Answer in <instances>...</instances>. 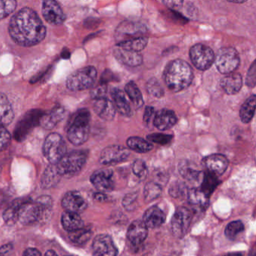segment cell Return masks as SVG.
I'll return each instance as SVG.
<instances>
[{
  "mask_svg": "<svg viewBox=\"0 0 256 256\" xmlns=\"http://www.w3.org/2000/svg\"><path fill=\"white\" fill-rule=\"evenodd\" d=\"M244 230V224L242 222L234 221L228 224L224 230V234L228 239L234 240Z\"/></svg>",
  "mask_w": 256,
  "mask_h": 256,
  "instance_id": "obj_41",
  "label": "cell"
},
{
  "mask_svg": "<svg viewBox=\"0 0 256 256\" xmlns=\"http://www.w3.org/2000/svg\"><path fill=\"white\" fill-rule=\"evenodd\" d=\"M94 110L102 119L112 121L116 116V110L114 103L108 98L94 100Z\"/></svg>",
  "mask_w": 256,
  "mask_h": 256,
  "instance_id": "obj_20",
  "label": "cell"
},
{
  "mask_svg": "<svg viewBox=\"0 0 256 256\" xmlns=\"http://www.w3.org/2000/svg\"><path fill=\"white\" fill-rule=\"evenodd\" d=\"M8 102H10V101H8L6 96L5 94L0 92V106H1V104H6V103Z\"/></svg>",
  "mask_w": 256,
  "mask_h": 256,
  "instance_id": "obj_53",
  "label": "cell"
},
{
  "mask_svg": "<svg viewBox=\"0 0 256 256\" xmlns=\"http://www.w3.org/2000/svg\"><path fill=\"white\" fill-rule=\"evenodd\" d=\"M42 150L48 161L52 164H56L66 154V144L60 134L52 133L46 138Z\"/></svg>",
  "mask_w": 256,
  "mask_h": 256,
  "instance_id": "obj_6",
  "label": "cell"
},
{
  "mask_svg": "<svg viewBox=\"0 0 256 256\" xmlns=\"http://www.w3.org/2000/svg\"><path fill=\"white\" fill-rule=\"evenodd\" d=\"M24 256H42L41 252L36 248H29L24 252Z\"/></svg>",
  "mask_w": 256,
  "mask_h": 256,
  "instance_id": "obj_51",
  "label": "cell"
},
{
  "mask_svg": "<svg viewBox=\"0 0 256 256\" xmlns=\"http://www.w3.org/2000/svg\"><path fill=\"white\" fill-rule=\"evenodd\" d=\"M180 174L190 182H202L204 173L190 167L186 162L181 163L179 166Z\"/></svg>",
  "mask_w": 256,
  "mask_h": 256,
  "instance_id": "obj_33",
  "label": "cell"
},
{
  "mask_svg": "<svg viewBox=\"0 0 256 256\" xmlns=\"http://www.w3.org/2000/svg\"><path fill=\"white\" fill-rule=\"evenodd\" d=\"M218 184L220 180L217 176L208 172L206 173H204L200 188L209 197L210 194L214 192V188L218 185Z\"/></svg>",
  "mask_w": 256,
  "mask_h": 256,
  "instance_id": "obj_35",
  "label": "cell"
},
{
  "mask_svg": "<svg viewBox=\"0 0 256 256\" xmlns=\"http://www.w3.org/2000/svg\"><path fill=\"white\" fill-rule=\"evenodd\" d=\"M125 91L132 102L134 108L139 109L144 106V98L138 86L134 82H130L125 86Z\"/></svg>",
  "mask_w": 256,
  "mask_h": 256,
  "instance_id": "obj_30",
  "label": "cell"
},
{
  "mask_svg": "<svg viewBox=\"0 0 256 256\" xmlns=\"http://www.w3.org/2000/svg\"><path fill=\"white\" fill-rule=\"evenodd\" d=\"M95 198L100 200V202H103V200H106V197L104 194H102V193H96L95 194Z\"/></svg>",
  "mask_w": 256,
  "mask_h": 256,
  "instance_id": "obj_54",
  "label": "cell"
},
{
  "mask_svg": "<svg viewBox=\"0 0 256 256\" xmlns=\"http://www.w3.org/2000/svg\"><path fill=\"white\" fill-rule=\"evenodd\" d=\"M190 203L196 206L204 208L208 205L209 197L200 188H194L188 192Z\"/></svg>",
  "mask_w": 256,
  "mask_h": 256,
  "instance_id": "obj_34",
  "label": "cell"
},
{
  "mask_svg": "<svg viewBox=\"0 0 256 256\" xmlns=\"http://www.w3.org/2000/svg\"><path fill=\"white\" fill-rule=\"evenodd\" d=\"M91 236H92L91 230L84 227L78 230L70 232L68 238L74 244H84L90 239Z\"/></svg>",
  "mask_w": 256,
  "mask_h": 256,
  "instance_id": "obj_36",
  "label": "cell"
},
{
  "mask_svg": "<svg viewBox=\"0 0 256 256\" xmlns=\"http://www.w3.org/2000/svg\"><path fill=\"white\" fill-rule=\"evenodd\" d=\"M61 175L60 174L56 164H50L44 170L42 178L41 185L44 188H50L55 186L59 182Z\"/></svg>",
  "mask_w": 256,
  "mask_h": 256,
  "instance_id": "obj_28",
  "label": "cell"
},
{
  "mask_svg": "<svg viewBox=\"0 0 256 256\" xmlns=\"http://www.w3.org/2000/svg\"><path fill=\"white\" fill-rule=\"evenodd\" d=\"M256 95H252L241 106L240 110V118L244 124H248L252 120L256 112Z\"/></svg>",
  "mask_w": 256,
  "mask_h": 256,
  "instance_id": "obj_29",
  "label": "cell"
},
{
  "mask_svg": "<svg viewBox=\"0 0 256 256\" xmlns=\"http://www.w3.org/2000/svg\"></svg>",
  "mask_w": 256,
  "mask_h": 256,
  "instance_id": "obj_59",
  "label": "cell"
},
{
  "mask_svg": "<svg viewBox=\"0 0 256 256\" xmlns=\"http://www.w3.org/2000/svg\"><path fill=\"white\" fill-rule=\"evenodd\" d=\"M132 170L133 173L140 179H144L148 175V167L143 160H136L133 163Z\"/></svg>",
  "mask_w": 256,
  "mask_h": 256,
  "instance_id": "obj_43",
  "label": "cell"
},
{
  "mask_svg": "<svg viewBox=\"0 0 256 256\" xmlns=\"http://www.w3.org/2000/svg\"><path fill=\"white\" fill-rule=\"evenodd\" d=\"M42 12L44 20L52 25L62 24L66 20V14L60 6L54 0H46L42 2Z\"/></svg>",
  "mask_w": 256,
  "mask_h": 256,
  "instance_id": "obj_12",
  "label": "cell"
},
{
  "mask_svg": "<svg viewBox=\"0 0 256 256\" xmlns=\"http://www.w3.org/2000/svg\"><path fill=\"white\" fill-rule=\"evenodd\" d=\"M208 172L216 176H221L227 170L228 160L222 154H212L208 156L202 161Z\"/></svg>",
  "mask_w": 256,
  "mask_h": 256,
  "instance_id": "obj_17",
  "label": "cell"
},
{
  "mask_svg": "<svg viewBox=\"0 0 256 256\" xmlns=\"http://www.w3.org/2000/svg\"><path fill=\"white\" fill-rule=\"evenodd\" d=\"M12 246L11 244L4 246L2 248H0V256H2V254L8 252V251L12 250Z\"/></svg>",
  "mask_w": 256,
  "mask_h": 256,
  "instance_id": "obj_52",
  "label": "cell"
},
{
  "mask_svg": "<svg viewBox=\"0 0 256 256\" xmlns=\"http://www.w3.org/2000/svg\"><path fill=\"white\" fill-rule=\"evenodd\" d=\"M25 200H16L4 211V220L6 224L8 226H13L18 222V210L20 205L24 202Z\"/></svg>",
  "mask_w": 256,
  "mask_h": 256,
  "instance_id": "obj_32",
  "label": "cell"
},
{
  "mask_svg": "<svg viewBox=\"0 0 256 256\" xmlns=\"http://www.w3.org/2000/svg\"><path fill=\"white\" fill-rule=\"evenodd\" d=\"M46 256H58L55 252L52 251V250H49L46 252Z\"/></svg>",
  "mask_w": 256,
  "mask_h": 256,
  "instance_id": "obj_55",
  "label": "cell"
},
{
  "mask_svg": "<svg viewBox=\"0 0 256 256\" xmlns=\"http://www.w3.org/2000/svg\"><path fill=\"white\" fill-rule=\"evenodd\" d=\"M62 206L66 212L79 214L86 209L88 203L78 192L71 191L62 198Z\"/></svg>",
  "mask_w": 256,
  "mask_h": 256,
  "instance_id": "obj_14",
  "label": "cell"
},
{
  "mask_svg": "<svg viewBox=\"0 0 256 256\" xmlns=\"http://www.w3.org/2000/svg\"><path fill=\"white\" fill-rule=\"evenodd\" d=\"M163 78L170 91L180 92L190 86L194 73L188 62L182 60H175L169 62L164 68Z\"/></svg>",
  "mask_w": 256,
  "mask_h": 256,
  "instance_id": "obj_2",
  "label": "cell"
},
{
  "mask_svg": "<svg viewBox=\"0 0 256 256\" xmlns=\"http://www.w3.org/2000/svg\"><path fill=\"white\" fill-rule=\"evenodd\" d=\"M113 170L110 169H101L96 170L90 176L92 185L100 191H112L114 188Z\"/></svg>",
  "mask_w": 256,
  "mask_h": 256,
  "instance_id": "obj_16",
  "label": "cell"
},
{
  "mask_svg": "<svg viewBox=\"0 0 256 256\" xmlns=\"http://www.w3.org/2000/svg\"><path fill=\"white\" fill-rule=\"evenodd\" d=\"M192 214L186 208H180L174 214L170 222L172 234L176 238L185 236L191 224Z\"/></svg>",
  "mask_w": 256,
  "mask_h": 256,
  "instance_id": "obj_9",
  "label": "cell"
},
{
  "mask_svg": "<svg viewBox=\"0 0 256 256\" xmlns=\"http://www.w3.org/2000/svg\"><path fill=\"white\" fill-rule=\"evenodd\" d=\"M62 227L67 232H74L84 228V222L82 217L78 214L66 211L61 218Z\"/></svg>",
  "mask_w": 256,
  "mask_h": 256,
  "instance_id": "obj_26",
  "label": "cell"
},
{
  "mask_svg": "<svg viewBox=\"0 0 256 256\" xmlns=\"http://www.w3.org/2000/svg\"><path fill=\"white\" fill-rule=\"evenodd\" d=\"M146 32V28L140 24L124 22L116 30V38L120 42L142 36Z\"/></svg>",
  "mask_w": 256,
  "mask_h": 256,
  "instance_id": "obj_15",
  "label": "cell"
},
{
  "mask_svg": "<svg viewBox=\"0 0 256 256\" xmlns=\"http://www.w3.org/2000/svg\"><path fill=\"white\" fill-rule=\"evenodd\" d=\"M14 42L22 47L40 44L46 36V28L38 14L32 8H22L13 16L8 26Z\"/></svg>",
  "mask_w": 256,
  "mask_h": 256,
  "instance_id": "obj_1",
  "label": "cell"
},
{
  "mask_svg": "<svg viewBox=\"0 0 256 256\" xmlns=\"http://www.w3.org/2000/svg\"><path fill=\"white\" fill-rule=\"evenodd\" d=\"M14 118V110L10 102L0 106V126L10 125Z\"/></svg>",
  "mask_w": 256,
  "mask_h": 256,
  "instance_id": "obj_37",
  "label": "cell"
},
{
  "mask_svg": "<svg viewBox=\"0 0 256 256\" xmlns=\"http://www.w3.org/2000/svg\"><path fill=\"white\" fill-rule=\"evenodd\" d=\"M97 78V70L94 66H86L72 73L66 79V86L72 91H83L94 86Z\"/></svg>",
  "mask_w": 256,
  "mask_h": 256,
  "instance_id": "obj_5",
  "label": "cell"
},
{
  "mask_svg": "<svg viewBox=\"0 0 256 256\" xmlns=\"http://www.w3.org/2000/svg\"><path fill=\"white\" fill-rule=\"evenodd\" d=\"M137 199V196L136 194H127L125 198H124V202H122V204L125 208H128L131 206Z\"/></svg>",
  "mask_w": 256,
  "mask_h": 256,
  "instance_id": "obj_50",
  "label": "cell"
},
{
  "mask_svg": "<svg viewBox=\"0 0 256 256\" xmlns=\"http://www.w3.org/2000/svg\"><path fill=\"white\" fill-rule=\"evenodd\" d=\"M224 256H242L240 253H228V254H224Z\"/></svg>",
  "mask_w": 256,
  "mask_h": 256,
  "instance_id": "obj_56",
  "label": "cell"
},
{
  "mask_svg": "<svg viewBox=\"0 0 256 256\" xmlns=\"http://www.w3.org/2000/svg\"><path fill=\"white\" fill-rule=\"evenodd\" d=\"M66 116V110L62 106L54 108L48 113L43 114L40 119V125L46 130H50L54 128Z\"/></svg>",
  "mask_w": 256,
  "mask_h": 256,
  "instance_id": "obj_19",
  "label": "cell"
},
{
  "mask_svg": "<svg viewBox=\"0 0 256 256\" xmlns=\"http://www.w3.org/2000/svg\"><path fill=\"white\" fill-rule=\"evenodd\" d=\"M90 113L86 108L78 110L67 124V138L76 146L84 144L88 140L90 131Z\"/></svg>",
  "mask_w": 256,
  "mask_h": 256,
  "instance_id": "obj_3",
  "label": "cell"
},
{
  "mask_svg": "<svg viewBox=\"0 0 256 256\" xmlns=\"http://www.w3.org/2000/svg\"><path fill=\"white\" fill-rule=\"evenodd\" d=\"M256 84V61L252 62L251 66L248 68L246 78V84L248 88H254Z\"/></svg>",
  "mask_w": 256,
  "mask_h": 256,
  "instance_id": "obj_46",
  "label": "cell"
},
{
  "mask_svg": "<svg viewBox=\"0 0 256 256\" xmlns=\"http://www.w3.org/2000/svg\"><path fill=\"white\" fill-rule=\"evenodd\" d=\"M148 41H149V40H148V37H137V38H130V40H125V41L120 42L118 43L116 46L120 48L124 49V50L138 53L146 47Z\"/></svg>",
  "mask_w": 256,
  "mask_h": 256,
  "instance_id": "obj_27",
  "label": "cell"
},
{
  "mask_svg": "<svg viewBox=\"0 0 256 256\" xmlns=\"http://www.w3.org/2000/svg\"><path fill=\"white\" fill-rule=\"evenodd\" d=\"M17 8L14 0H0V20L8 17Z\"/></svg>",
  "mask_w": 256,
  "mask_h": 256,
  "instance_id": "obj_40",
  "label": "cell"
},
{
  "mask_svg": "<svg viewBox=\"0 0 256 256\" xmlns=\"http://www.w3.org/2000/svg\"></svg>",
  "mask_w": 256,
  "mask_h": 256,
  "instance_id": "obj_58",
  "label": "cell"
},
{
  "mask_svg": "<svg viewBox=\"0 0 256 256\" xmlns=\"http://www.w3.org/2000/svg\"><path fill=\"white\" fill-rule=\"evenodd\" d=\"M162 188L158 184L155 182H149L144 187V199L146 202L155 200L161 194Z\"/></svg>",
  "mask_w": 256,
  "mask_h": 256,
  "instance_id": "obj_39",
  "label": "cell"
},
{
  "mask_svg": "<svg viewBox=\"0 0 256 256\" xmlns=\"http://www.w3.org/2000/svg\"><path fill=\"white\" fill-rule=\"evenodd\" d=\"M146 90L150 95L155 98H160L164 96V88L155 78L148 80L146 84Z\"/></svg>",
  "mask_w": 256,
  "mask_h": 256,
  "instance_id": "obj_38",
  "label": "cell"
},
{
  "mask_svg": "<svg viewBox=\"0 0 256 256\" xmlns=\"http://www.w3.org/2000/svg\"><path fill=\"white\" fill-rule=\"evenodd\" d=\"M107 84H98L95 88H92L90 91V96L94 100H100V98H106L107 94Z\"/></svg>",
  "mask_w": 256,
  "mask_h": 256,
  "instance_id": "obj_45",
  "label": "cell"
},
{
  "mask_svg": "<svg viewBox=\"0 0 256 256\" xmlns=\"http://www.w3.org/2000/svg\"><path fill=\"white\" fill-rule=\"evenodd\" d=\"M148 234V228L142 220H134L127 230V238L134 245L142 244L146 240Z\"/></svg>",
  "mask_w": 256,
  "mask_h": 256,
  "instance_id": "obj_21",
  "label": "cell"
},
{
  "mask_svg": "<svg viewBox=\"0 0 256 256\" xmlns=\"http://www.w3.org/2000/svg\"><path fill=\"white\" fill-rule=\"evenodd\" d=\"M162 2L166 6L173 10H180L184 4L182 1H163Z\"/></svg>",
  "mask_w": 256,
  "mask_h": 256,
  "instance_id": "obj_49",
  "label": "cell"
},
{
  "mask_svg": "<svg viewBox=\"0 0 256 256\" xmlns=\"http://www.w3.org/2000/svg\"><path fill=\"white\" fill-rule=\"evenodd\" d=\"M114 55L120 64L126 66L137 67L143 64V56L137 52L116 48L114 50Z\"/></svg>",
  "mask_w": 256,
  "mask_h": 256,
  "instance_id": "obj_22",
  "label": "cell"
},
{
  "mask_svg": "<svg viewBox=\"0 0 256 256\" xmlns=\"http://www.w3.org/2000/svg\"><path fill=\"white\" fill-rule=\"evenodd\" d=\"M88 152L86 150H74L66 154L56 164L60 174L70 176L78 174L83 168L88 160Z\"/></svg>",
  "mask_w": 256,
  "mask_h": 256,
  "instance_id": "obj_4",
  "label": "cell"
},
{
  "mask_svg": "<svg viewBox=\"0 0 256 256\" xmlns=\"http://www.w3.org/2000/svg\"><path fill=\"white\" fill-rule=\"evenodd\" d=\"M114 80H118V78L114 76L113 72L109 71V70H106L102 74L101 79H100V83L104 84H107L108 82H114Z\"/></svg>",
  "mask_w": 256,
  "mask_h": 256,
  "instance_id": "obj_47",
  "label": "cell"
},
{
  "mask_svg": "<svg viewBox=\"0 0 256 256\" xmlns=\"http://www.w3.org/2000/svg\"><path fill=\"white\" fill-rule=\"evenodd\" d=\"M166 214L163 212L162 210L158 206H154L146 210L142 221L146 227L156 228L161 226L166 221Z\"/></svg>",
  "mask_w": 256,
  "mask_h": 256,
  "instance_id": "obj_23",
  "label": "cell"
},
{
  "mask_svg": "<svg viewBox=\"0 0 256 256\" xmlns=\"http://www.w3.org/2000/svg\"><path fill=\"white\" fill-rule=\"evenodd\" d=\"M216 67L221 74H229L234 72L240 66L239 54L234 48H223L215 55Z\"/></svg>",
  "mask_w": 256,
  "mask_h": 256,
  "instance_id": "obj_7",
  "label": "cell"
},
{
  "mask_svg": "<svg viewBox=\"0 0 256 256\" xmlns=\"http://www.w3.org/2000/svg\"><path fill=\"white\" fill-rule=\"evenodd\" d=\"M190 58L194 66L205 71L212 66L215 60L214 50L203 44H196L190 48Z\"/></svg>",
  "mask_w": 256,
  "mask_h": 256,
  "instance_id": "obj_8",
  "label": "cell"
},
{
  "mask_svg": "<svg viewBox=\"0 0 256 256\" xmlns=\"http://www.w3.org/2000/svg\"><path fill=\"white\" fill-rule=\"evenodd\" d=\"M178 122L174 112L168 109H162L154 115V125L160 131L170 130Z\"/></svg>",
  "mask_w": 256,
  "mask_h": 256,
  "instance_id": "obj_18",
  "label": "cell"
},
{
  "mask_svg": "<svg viewBox=\"0 0 256 256\" xmlns=\"http://www.w3.org/2000/svg\"><path fill=\"white\" fill-rule=\"evenodd\" d=\"M228 2H230V4H242L246 2V1H228Z\"/></svg>",
  "mask_w": 256,
  "mask_h": 256,
  "instance_id": "obj_57",
  "label": "cell"
},
{
  "mask_svg": "<svg viewBox=\"0 0 256 256\" xmlns=\"http://www.w3.org/2000/svg\"><path fill=\"white\" fill-rule=\"evenodd\" d=\"M220 86L228 95H234L240 92L242 86V78L240 73H232L223 78Z\"/></svg>",
  "mask_w": 256,
  "mask_h": 256,
  "instance_id": "obj_24",
  "label": "cell"
},
{
  "mask_svg": "<svg viewBox=\"0 0 256 256\" xmlns=\"http://www.w3.org/2000/svg\"><path fill=\"white\" fill-rule=\"evenodd\" d=\"M130 151L120 145L107 146L100 154V162L102 164H115L128 160Z\"/></svg>",
  "mask_w": 256,
  "mask_h": 256,
  "instance_id": "obj_11",
  "label": "cell"
},
{
  "mask_svg": "<svg viewBox=\"0 0 256 256\" xmlns=\"http://www.w3.org/2000/svg\"><path fill=\"white\" fill-rule=\"evenodd\" d=\"M44 208L36 202H24L18 210V222L23 224H30L41 220Z\"/></svg>",
  "mask_w": 256,
  "mask_h": 256,
  "instance_id": "obj_10",
  "label": "cell"
},
{
  "mask_svg": "<svg viewBox=\"0 0 256 256\" xmlns=\"http://www.w3.org/2000/svg\"><path fill=\"white\" fill-rule=\"evenodd\" d=\"M146 138L152 143L158 144H168L173 140V136L172 134H163V133H154L146 136Z\"/></svg>",
  "mask_w": 256,
  "mask_h": 256,
  "instance_id": "obj_42",
  "label": "cell"
},
{
  "mask_svg": "<svg viewBox=\"0 0 256 256\" xmlns=\"http://www.w3.org/2000/svg\"><path fill=\"white\" fill-rule=\"evenodd\" d=\"M155 109L154 108L148 106L145 109L144 114L143 120L146 124H149L150 121L152 119V116L155 115Z\"/></svg>",
  "mask_w": 256,
  "mask_h": 256,
  "instance_id": "obj_48",
  "label": "cell"
},
{
  "mask_svg": "<svg viewBox=\"0 0 256 256\" xmlns=\"http://www.w3.org/2000/svg\"><path fill=\"white\" fill-rule=\"evenodd\" d=\"M110 96L114 102L115 108L122 116H130L132 114V110L126 100L125 94L118 88H113L110 90Z\"/></svg>",
  "mask_w": 256,
  "mask_h": 256,
  "instance_id": "obj_25",
  "label": "cell"
},
{
  "mask_svg": "<svg viewBox=\"0 0 256 256\" xmlns=\"http://www.w3.org/2000/svg\"><path fill=\"white\" fill-rule=\"evenodd\" d=\"M94 256H116L118 248L113 240L108 234L97 235L92 245Z\"/></svg>",
  "mask_w": 256,
  "mask_h": 256,
  "instance_id": "obj_13",
  "label": "cell"
},
{
  "mask_svg": "<svg viewBox=\"0 0 256 256\" xmlns=\"http://www.w3.org/2000/svg\"><path fill=\"white\" fill-rule=\"evenodd\" d=\"M126 143L130 150L140 154L150 152L154 148L150 142L140 137L128 138Z\"/></svg>",
  "mask_w": 256,
  "mask_h": 256,
  "instance_id": "obj_31",
  "label": "cell"
},
{
  "mask_svg": "<svg viewBox=\"0 0 256 256\" xmlns=\"http://www.w3.org/2000/svg\"><path fill=\"white\" fill-rule=\"evenodd\" d=\"M12 137L10 132L6 127L0 126V152L5 150L11 142Z\"/></svg>",
  "mask_w": 256,
  "mask_h": 256,
  "instance_id": "obj_44",
  "label": "cell"
}]
</instances>
